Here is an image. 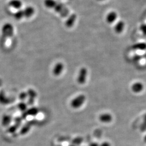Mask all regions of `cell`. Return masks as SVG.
Wrapping results in <instances>:
<instances>
[{
    "label": "cell",
    "instance_id": "cell-1",
    "mask_svg": "<svg viewBox=\"0 0 146 146\" xmlns=\"http://www.w3.org/2000/svg\"><path fill=\"white\" fill-rule=\"evenodd\" d=\"M53 9L62 17H66L69 15V10L68 8L61 3L57 2Z\"/></svg>",
    "mask_w": 146,
    "mask_h": 146
},
{
    "label": "cell",
    "instance_id": "cell-2",
    "mask_svg": "<svg viewBox=\"0 0 146 146\" xmlns=\"http://www.w3.org/2000/svg\"><path fill=\"white\" fill-rule=\"evenodd\" d=\"M86 101V96L84 95H80L72 101L70 104L72 107L74 109L80 108Z\"/></svg>",
    "mask_w": 146,
    "mask_h": 146
},
{
    "label": "cell",
    "instance_id": "cell-3",
    "mask_svg": "<svg viewBox=\"0 0 146 146\" xmlns=\"http://www.w3.org/2000/svg\"><path fill=\"white\" fill-rule=\"evenodd\" d=\"M2 31L3 36H11L14 33V27L10 23H5L2 26Z\"/></svg>",
    "mask_w": 146,
    "mask_h": 146
},
{
    "label": "cell",
    "instance_id": "cell-4",
    "mask_svg": "<svg viewBox=\"0 0 146 146\" xmlns=\"http://www.w3.org/2000/svg\"><path fill=\"white\" fill-rule=\"evenodd\" d=\"M87 74L88 71L86 68H82L80 69L77 78V81L78 84H84L86 82Z\"/></svg>",
    "mask_w": 146,
    "mask_h": 146
},
{
    "label": "cell",
    "instance_id": "cell-5",
    "mask_svg": "<svg viewBox=\"0 0 146 146\" xmlns=\"http://www.w3.org/2000/svg\"><path fill=\"white\" fill-rule=\"evenodd\" d=\"M8 5L16 11L22 9L23 3L21 0H10L8 2Z\"/></svg>",
    "mask_w": 146,
    "mask_h": 146
},
{
    "label": "cell",
    "instance_id": "cell-6",
    "mask_svg": "<svg viewBox=\"0 0 146 146\" xmlns=\"http://www.w3.org/2000/svg\"><path fill=\"white\" fill-rule=\"evenodd\" d=\"M24 15H25V18L26 19H29L31 17L33 16L34 15L35 13V8L31 5L27 6L25 8L23 9Z\"/></svg>",
    "mask_w": 146,
    "mask_h": 146
},
{
    "label": "cell",
    "instance_id": "cell-7",
    "mask_svg": "<svg viewBox=\"0 0 146 146\" xmlns=\"http://www.w3.org/2000/svg\"><path fill=\"white\" fill-rule=\"evenodd\" d=\"M143 85L140 82H137L134 83L131 86V90H133V92L135 93H140L143 90Z\"/></svg>",
    "mask_w": 146,
    "mask_h": 146
},
{
    "label": "cell",
    "instance_id": "cell-8",
    "mask_svg": "<svg viewBox=\"0 0 146 146\" xmlns=\"http://www.w3.org/2000/svg\"><path fill=\"white\" fill-rule=\"evenodd\" d=\"M76 20V15L75 14L70 15L69 16L68 19L66 22V26L68 28L72 27L74 25Z\"/></svg>",
    "mask_w": 146,
    "mask_h": 146
},
{
    "label": "cell",
    "instance_id": "cell-9",
    "mask_svg": "<svg viewBox=\"0 0 146 146\" xmlns=\"http://www.w3.org/2000/svg\"><path fill=\"white\" fill-rule=\"evenodd\" d=\"M112 116L110 114L104 113L100 116L99 119L101 122L104 123H109L112 120Z\"/></svg>",
    "mask_w": 146,
    "mask_h": 146
},
{
    "label": "cell",
    "instance_id": "cell-10",
    "mask_svg": "<svg viewBox=\"0 0 146 146\" xmlns=\"http://www.w3.org/2000/svg\"><path fill=\"white\" fill-rule=\"evenodd\" d=\"M13 17L16 20H17V21H20L22 19L25 18V15H24L23 9H21L16 11L13 14Z\"/></svg>",
    "mask_w": 146,
    "mask_h": 146
},
{
    "label": "cell",
    "instance_id": "cell-11",
    "mask_svg": "<svg viewBox=\"0 0 146 146\" xmlns=\"http://www.w3.org/2000/svg\"><path fill=\"white\" fill-rule=\"evenodd\" d=\"M117 18V14L115 11H111L107 15L106 17L107 22L109 23H112L116 20Z\"/></svg>",
    "mask_w": 146,
    "mask_h": 146
},
{
    "label": "cell",
    "instance_id": "cell-12",
    "mask_svg": "<svg viewBox=\"0 0 146 146\" xmlns=\"http://www.w3.org/2000/svg\"><path fill=\"white\" fill-rule=\"evenodd\" d=\"M64 66L62 63H58L56 64L54 69V74L55 75H59L62 72Z\"/></svg>",
    "mask_w": 146,
    "mask_h": 146
},
{
    "label": "cell",
    "instance_id": "cell-13",
    "mask_svg": "<svg viewBox=\"0 0 146 146\" xmlns=\"http://www.w3.org/2000/svg\"><path fill=\"white\" fill-rule=\"evenodd\" d=\"M125 27V23L123 21H120L117 23V24L115 25V31L116 33L120 34L122 33Z\"/></svg>",
    "mask_w": 146,
    "mask_h": 146
},
{
    "label": "cell",
    "instance_id": "cell-14",
    "mask_svg": "<svg viewBox=\"0 0 146 146\" xmlns=\"http://www.w3.org/2000/svg\"><path fill=\"white\" fill-rule=\"evenodd\" d=\"M56 2H57L55 0H44V5H45V7L47 8L53 9Z\"/></svg>",
    "mask_w": 146,
    "mask_h": 146
},
{
    "label": "cell",
    "instance_id": "cell-15",
    "mask_svg": "<svg viewBox=\"0 0 146 146\" xmlns=\"http://www.w3.org/2000/svg\"><path fill=\"white\" fill-rule=\"evenodd\" d=\"M133 48L135 49L145 50L146 49V44L145 43H139L134 45Z\"/></svg>",
    "mask_w": 146,
    "mask_h": 146
},
{
    "label": "cell",
    "instance_id": "cell-16",
    "mask_svg": "<svg viewBox=\"0 0 146 146\" xmlns=\"http://www.w3.org/2000/svg\"><path fill=\"white\" fill-rule=\"evenodd\" d=\"M140 29L141 31L142 32V33L145 35H146V24H143L141 25L140 27Z\"/></svg>",
    "mask_w": 146,
    "mask_h": 146
},
{
    "label": "cell",
    "instance_id": "cell-17",
    "mask_svg": "<svg viewBox=\"0 0 146 146\" xmlns=\"http://www.w3.org/2000/svg\"><path fill=\"white\" fill-rule=\"evenodd\" d=\"M142 127H143L142 128H146V115L145 116V120H144V123H143V125H142Z\"/></svg>",
    "mask_w": 146,
    "mask_h": 146
},
{
    "label": "cell",
    "instance_id": "cell-18",
    "mask_svg": "<svg viewBox=\"0 0 146 146\" xmlns=\"http://www.w3.org/2000/svg\"><path fill=\"white\" fill-rule=\"evenodd\" d=\"M100 146H110V143L108 142H104L102 144H101V145Z\"/></svg>",
    "mask_w": 146,
    "mask_h": 146
},
{
    "label": "cell",
    "instance_id": "cell-19",
    "mask_svg": "<svg viewBox=\"0 0 146 146\" xmlns=\"http://www.w3.org/2000/svg\"><path fill=\"white\" fill-rule=\"evenodd\" d=\"M98 146V144H97V143H92V145H91V146Z\"/></svg>",
    "mask_w": 146,
    "mask_h": 146
},
{
    "label": "cell",
    "instance_id": "cell-20",
    "mask_svg": "<svg viewBox=\"0 0 146 146\" xmlns=\"http://www.w3.org/2000/svg\"><path fill=\"white\" fill-rule=\"evenodd\" d=\"M98 1H104V0H98Z\"/></svg>",
    "mask_w": 146,
    "mask_h": 146
}]
</instances>
